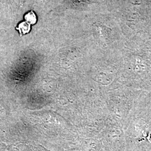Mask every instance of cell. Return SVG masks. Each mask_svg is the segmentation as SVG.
<instances>
[{
	"mask_svg": "<svg viewBox=\"0 0 151 151\" xmlns=\"http://www.w3.org/2000/svg\"><path fill=\"white\" fill-rule=\"evenodd\" d=\"M16 29L22 36L30 32L31 30V25L26 21L22 22L19 24L18 27H16Z\"/></svg>",
	"mask_w": 151,
	"mask_h": 151,
	"instance_id": "6da1fadb",
	"label": "cell"
},
{
	"mask_svg": "<svg viewBox=\"0 0 151 151\" xmlns=\"http://www.w3.org/2000/svg\"><path fill=\"white\" fill-rule=\"evenodd\" d=\"M24 17L25 21L29 23L30 25H34L37 22V16L34 12L32 10L29 11L27 12V14H25Z\"/></svg>",
	"mask_w": 151,
	"mask_h": 151,
	"instance_id": "7a4b0ae2",
	"label": "cell"
}]
</instances>
